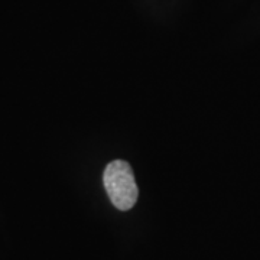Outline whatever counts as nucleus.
<instances>
[{"label":"nucleus","instance_id":"obj_1","mask_svg":"<svg viewBox=\"0 0 260 260\" xmlns=\"http://www.w3.org/2000/svg\"><path fill=\"white\" fill-rule=\"evenodd\" d=\"M104 186L109 198L116 208L121 211L130 210L138 201L139 189L133 171L124 160H113L104 171Z\"/></svg>","mask_w":260,"mask_h":260}]
</instances>
